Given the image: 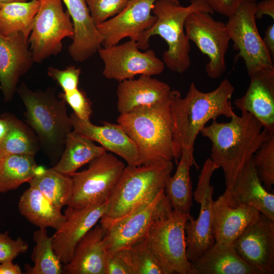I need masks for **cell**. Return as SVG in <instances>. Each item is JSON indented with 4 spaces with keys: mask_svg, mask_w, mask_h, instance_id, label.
Here are the masks:
<instances>
[{
    "mask_svg": "<svg viewBox=\"0 0 274 274\" xmlns=\"http://www.w3.org/2000/svg\"><path fill=\"white\" fill-rule=\"evenodd\" d=\"M234 91L227 79L208 92L200 91L192 82L184 97L179 91L172 90L169 105L173 121V155L177 164L184 149L194 152L197 135L209 121L220 116L231 118L236 114L231 102Z\"/></svg>",
    "mask_w": 274,
    "mask_h": 274,
    "instance_id": "cell-1",
    "label": "cell"
},
{
    "mask_svg": "<svg viewBox=\"0 0 274 274\" xmlns=\"http://www.w3.org/2000/svg\"><path fill=\"white\" fill-rule=\"evenodd\" d=\"M241 112L240 116L235 114L228 122L213 120L200 132L212 143L210 158L218 169H222L226 188L232 185L245 165L274 133L250 113Z\"/></svg>",
    "mask_w": 274,
    "mask_h": 274,
    "instance_id": "cell-2",
    "label": "cell"
},
{
    "mask_svg": "<svg viewBox=\"0 0 274 274\" xmlns=\"http://www.w3.org/2000/svg\"><path fill=\"white\" fill-rule=\"evenodd\" d=\"M169 96L160 102L121 114L117 119L118 124L134 143L141 165L174 159L173 121Z\"/></svg>",
    "mask_w": 274,
    "mask_h": 274,
    "instance_id": "cell-3",
    "label": "cell"
},
{
    "mask_svg": "<svg viewBox=\"0 0 274 274\" xmlns=\"http://www.w3.org/2000/svg\"><path fill=\"white\" fill-rule=\"evenodd\" d=\"M173 167L172 161L125 166L100 219L104 230L154 200L164 190Z\"/></svg>",
    "mask_w": 274,
    "mask_h": 274,
    "instance_id": "cell-4",
    "label": "cell"
},
{
    "mask_svg": "<svg viewBox=\"0 0 274 274\" xmlns=\"http://www.w3.org/2000/svg\"><path fill=\"white\" fill-rule=\"evenodd\" d=\"M195 11L214 13L203 0H191L187 6L181 5L179 0L156 1L152 9L156 21L140 42H136L138 48L147 50L150 38L160 36L168 46L163 53L164 65L172 72H185L191 66V61L190 41L185 32V22L188 16Z\"/></svg>",
    "mask_w": 274,
    "mask_h": 274,
    "instance_id": "cell-5",
    "label": "cell"
},
{
    "mask_svg": "<svg viewBox=\"0 0 274 274\" xmlns=\"http://www.w3.org/2000/svg\"><path fill=\"white\" fill-rule=\"evenodd\" d=\"M16 91L25 107V122L37 135L41 147L49 156L58 160L73 130L65 101L51 89L34 91L24 83Z\"/></svg>",
    "mask_w": 274,
    "mask_h": 274,
    "instance_id": "cell-6",
    "label": "cell"
},
{
    "mask_svg": "<svg viewBox=\"0 0 274 274\" xmlns=\"http://www.w3.org/2000/svg\"><path fill=\"white\" fill-rule=\"evenodd\" d=\"M190 215L170 206L153 222L146 235L147 244L165 274H193L186 253L185 225Z\"/></svg>",
    "mask_w": 274,
    "mask_h": 274,
    "instance_id": "cell-7",
    "label": "cell"
},
{
    "mask_svg": "<svg viewBox=\"0 0 274 274\" xmlns=\"http://www.w3.org/2000/svg\"><path fill=\"white\" fill-rule=\"evenodd\" d=\"M254 2L243 1L226 24L237 58L244 61L249 77L262 75L274 78L273 59L259 33Z\"/></svg>",
    "mask_w": 274,
    "mask_h": 274,
    "instance_id": "cell-8",
    "label": "cell"
},
{
    "mask_svg": "<svg viewBox=\"0 0 274 274\" xmlns=\"http://www.w3.org/2000/svg\"><path fill=\"white\" fill-rule=\"evenodd\" d=\"M89 163L87 169L71 175L73 191L67 207L79 209L107 202L125 167L107 152Z\"/></svg>",
    "mask_w": 274,
    "mask_h": 274,
    "instance_id": "cell-9",
    "label": "cell"
},
{
    "mask_svg": "<svg viewBox=\"0 0 274 274\" xmlns=\"http://www.w3.org/2000/svg\"><path fill=\"white\" fill-rule=\"evenodd\" d=\"M28 39L34 62L41 63L57 55L65 38L73 39L74 29L70 15L63 9L61 0H40Z\"/></svg>",
    "mask_w": 274,
    "mask_h": 274,
    "instance_id": "cell-10",
    "label": "cell"
},
{
    "mask_svg": "<svg viewBox=\"0 0 274 274\" xmlns=\"http://www.w3.org/2000/svg\"><path fill=\"white\" fill-rule=\"evenodd\" d=\"M211 14L204 11L191 13L185 20V30L188 40L208 57V76L218 79L226 70L225 56L230 38L226 24L215 20Z\"/></svg>",
    "mask_w": 274,
    "mask_h": 274,
    "instance_id": "cell-11",
    "label": "cell"
},
{
    "mask_svg": "<svg viewBox=\"0 0 274 274\" xmlns=\"http://www.w3.org/2000/svg\"><path fill=\"white\" fill-rule=\"evenodd\" d=\"M217 169L210 158L206 160L193 194L200 207L197 218L190 215L185 225L186 253L190 262L199 257L215 242L213 232L214 187L211 181Z\"/></svg>",
    "mask_w": 274,
    "mask_h": 274,
    "instance_id": "cell-12",
    "label": "cell"
},
{
    "mask_svg": "<svg viewBox=\"0 0 274 274\" xmlns=\"http://www.w3.org/2000/svg\"><path fill=\"white\" fill-rule=\"evenodd\" d=\"M97 52L104 62V76L119 82L134 79L136 75H158L165 67L154 50L142 52L137 43L130 40L120 45L101 47Z\"/></svg>",
    "mask_w": 274,
    "mask_h": 274,
    "instance_id": "cell-13",
    "label": "cell"
},
{
    "mask_svg": "<svg viewBox=\"0 0 274 274\" xmlns=\"http://www.w3.org/2000/svg\"><path fill=\"white\" fill-rule=\"evenodd\" d=\"M157 0H130L125 8L109 20L96 25L104 48L116 45L123 39L139 42L156 21L152 13Z\"/></svg>",
    "mask_w": 274,
    "mask_h": 274,
    "instance_id": "cell-14",
    "label": "cell"
},
{
    "mask_svg": "<svg viewBox=\"0 0 274 274\" xmlns=\"http://www.w3.org/2000/svg\"><path fill=\"white\" fill-rule=\"evenodd\" d=\"M170 206L164 190L145 207L112 224L103 238L108 255L144 239L153 222Z\"/></svg>",
    "mask_w": 274,
    "mask_h": 274,
    "instance_id": "cell-15",
    "label": "cell"
},
{
    "mask_svg": "<svg viewBox=\"0 0 274 274\" xmlns=\"http://www.w3.org/2000/svg\"><path fill=\"white\" fill-rule=\"evenodd\" d=\"M238 254L260 274L274 273V221L260 213L233 243Z\"/></svg>",
    "mask_w": 274,
    "mask_h": 274,
    "instance_id": "cell-16",
    "label": "cell"
},
{
    "mask_svg": "<svg viewBox=\"0 0 274 274\" xmlns=\"http://www.w3.org/2000/svg\"><path fill=\"white\" fill-rule=\"evenodd\" d=\"M107 209V202L82 208L67 207L65 221L51 236L54 250L62 263H68L81 238L96 224Z\"/></svg>",
    "mask_w": 274,
    "mask_h": 274,
    "instance_id": "cell-17",
    "label": "cell"
},
{
    "mask_svg": "<svg viewBox=\"0 0 274 274\" xmlns=\"http://www.w3.org/2000/svg\"><path fill=\"white\" fill-rule=\"evenodd\" d=\"M33 62L28 39L22 33L8 36L0 33V88L6 101L12 100L20 77Z\"/></svg>",
    "mask_w": 274,
    "mask_h": 274,
    "instance_id": "cell-18",
    "label": "cell"
},
{
    "mask_svg": "<svg viewBox=\"0 0 274 274\" xmlns=\"http://www.w3.org/2000/svg\"><path fill=\"white\" fill-rule=\"evenodd\" d=\"M70 117L73 131L99 143L107 151L119 156L127 165H141L134 143L119 124L103 121L102 125L97 126L90 120L79 118L74 112Z\"/></svg>",
    "mask_w": 274,
    "mask_h": 274,
    "instance_id": "cell-19",
    "label": "cell"
},
{
    "mask_svg": "<svg viewBox=\"0 0 274 274\" xmlns=\"http://www.w3.org/2000/svg\"><path fill=\"white\" fill-rule=\"evenodd\" d=\"M224 193L229 206H252L274 221V194L262 186L253 158L243 167L232 185L226 188Z\"/></svg>",
    "mask_w": 274,
    "mask_h": 274,
    "instance_id": "cell-20",
    "label": "cell"
},
{
    "mask_svg": "<svg viewBox=\"0 0 274 274\" xmlns=\"http://www.w3.org/2000/svg\"><path fill=\"white\" fill-rule=\"evenodd\" d=\"M74 29V37L68 47L72 59L82 62L101 48L102 39L93 23L86 0H62Z\"/></svg>",
    "mask_w": 274,
    "mask_h": 274,
    "instance_id": "cell-21",
    "label": "cell"
},
{
    "mask_svg": "<svg viewBox=\"0 0 274 274\" xmlns=\"http://www.w3.org/2000/svg\"><path fill=\"white\" fill-rule=\"evenodd\" d=\"M171 91L167 83L150 76L142 75L137 79L123 80L117 88V110L120 114H125L160 102L169 97Z\"/></svg>",
    "mask_w": 274,
    "mask_h": 274,
    "instance_id": "cell-22",
    "label": "cell"
},
{
    "mask_svg": "<svg viewBox=\"0 0 274 274\" xmlns=\"http://www.w3.org/2000/svg\"><path fill=\"white\" fill-rule=\"evenodd\" d=\"M213 232L215 242L233 243L258 218L256 208L245 204L228 206L224 193L213 202Z\"/></svg>",
    "mask_w": 274,
    "mask_h": 274,
    "instance_id": "cell-23",
    "label": "cell"
},
{
    "mask_svg": "<svg viewBox=\"0 0 274 274\" xmlns=\"http://www.w3.org/2000/svg\"><path fill=\"white\" fill-rule=\"evenodd\" d=\"M105 233L95 225L78 242L71 260L63 266L65 274H106L108 253L104 243Z\"/></svg>",
    "mask_w": 274,
    "mask_h": 274,
    "instance_id": "cell-24",
    "label": "cell"
},
{
    "mask_svg": "<svg viewBox=\"0 0 274 274\" xmlns=\"http://www.w3.org/2000/svg\"><path fill=\"white\" fill-rule=\"evenodd\" d=\"M250 77L248 89L234 100V105L241 112L253 115L264 128L274 133V78L262 75Z\"/></svg>",
    "mask_w": 274,
    "mask_h": 274,
    "instance_id": "cell-25",
    "label": "cell"
},
{
    "mask_svg": "<svg viewBox=\"0 0 274 274\" xmlns=\"http://www.w3.org/2000/svg\"><path fill=\"white\" fill-rule=\"evenodd\" d=\"M190 263L193 274H260L238 254L233 243L215 242Z\"/></svg>",
    "mask_w": 274,
    "mask_h": 274,
    "instance_id": "cell-26",
    "label": "cell"
},
{
    "mask_svg": "<svg viewBox=\"0 0 274 274\" xmlns=\"http://www.w3.org/2000/svg\"><path fill=\"white\" fill-rule=\"evenodd\" d=\"M20 214L30 223L41 229L58 230L65 221L61 210L56 207L38 189L32 186L21 195L18 202Z\"/></svg>",
    "mask_w": 274,
    "mask_h": 274,
    "instance_id": "cell-27",
    "label": "cell"
},
{
    "mask_svg": "<svg viewBox=\"0 0 274 274\" xmlns=\"http://www.w3.org/2000/svg\"><path fill=\"white\" fill-rule=\"evenodd\" d=\"M177 164L175 174L166 182L164 192L173 210L190 215L193 206L190 172L192 165L197 167L193 152L184 149Z\"/></svg>",
    "mask_w": 274,
    "mask_h": 274,
    "instance_id": "cell-28",
    "label": "cell"
},
{
    "mask_svg": "<svg viewBox=\"0 0 274 274\" xmlns=\"http://www.w3.org/2000/svg\"><path fill=\"white\" fill-rule=\"evenodd\" d=\"M106 152L93 141L72 130L66 138L62 154L53 167L63 174L71 175Z\"/></svg>",
    "mask_w": 274,
    "mask_h": 274,
    "instance_id": "cell-29",
    "label": "cell"
},
{
    "mask_svg": "<svg viewBox=\"0 0 274 274\" xmlns=\"http://www.w3.org/2000/svg\"><path fill=\"white\" fill-rule=\"evenodd\" d=\"M1 116L8 122L9 129L0 141V159L10 155L35 156L41 147L32 128L12 114L5 113Z\"/></svg>",
    "mask_w": 274,
    "mask_h": 274,
    "instance_id": "cell-30",
    "label": "cell"
},
{
    "mask_svg": "<svg viewBox=\"0 0 274 274\" xmlns=\"http://www.w3.org/2000/svg\"><path fill=\"white\" fill-rule=\"evenodd\" d=\"M45 168L38 166L34 155H10L0 159V196L28 182Z\"/></svg>",
    "mask_w": 274,
    "mask_h": 274,
    "instance_id": "cell-31",
    "label": "cell"
},
{
    "mask_svg": "<svg viewBox=\"0 0 274 274\" xmlns=\"http://www.w3.org/2000/svg\"><path fill=\"white\" fill-rule=\"evenodd\" d=\"M40 4V0H31L0 5V33L8 36L21 32L28 39Z\"/></svg>",
    "mask_w": 274,
    "mask_h": 274,
    "instance_id": "cell-32",
    "label": "cell"
},
{
    "mask_svg": "<svg viewBox=\"0 0 274 274\" xmlns=\"http://www.w3.org/2000/svg\"><path fill=\"white\" fill-rule=\"evenodd\" d=\"M38 189L56 207L61 210L71 198L73 182L71 175L63 174L53 167L46 169L28 182Z\"/></svg>",
    "mask_w": 274,
    "mask_h": 274,
    "instance_id": "cell-33",
    "label": "cell"
},
{
    "mask_svg": "<svg viewBox=\"0 0 274 274\" xmlns=\"http://www.w3.org/2000/svg\"><path fill=\"white\" fill-rule=\"evenodd\" d=\"M36 245L31 258L33 266H25V272L29 274H61L63 266L56 254L52 245V237L49 236L46 229L39 228L33 232Z\"/></svg>",
    "mask_w": 274,
    "mask_h": 274,
    "instance_id": "cell-34",
    "label": "cell"
},
{
    "mask_svg": "<svg viewBox=\"0 0 274 274\" xmlns=\"http://www.w3.org/2000/svg\"><path fill=\"white\" fill-rule=\"evenodd\" d=\"M253 161L264 187L269 190L274 184V133L257 151Z\"/></svg>",
    "mask_w": 274,
    "mask_h": 274,
    "instance_id": "cell-35",
    "label": "cell"
},
{
    "mask_svg": "<svg viewBox=\"0 0 274 274\" xmlns=\"http://www.w3.org/2000/svg\"><path fill=\"white\" fill-rule=\"evenodd\" d=\"M129 248L135 274H165L148 247L145 237Z\"/></svg>",
    "mask_w": 274,
    "mask_h": 274,
    "instance_id": "cell-36",
    "label": "cell"
},
{
    "mask_svg": "<svg viewBox=\"0 0 274 274\" xmlns=\"http://www.w3.org/2000/svg\"><path fill=\"white\" fill-rule=\"evenodd\" d=\"M130 0H86L95 25L114 17L126 6Z\"/></svg>",
    "mask_w": 274,
    "mask_h": 274,
    "instance_id": "cell-37",
    "label": "cell"
},
{
    "mask_svg": "<svg viewBox=\"0 0 274 274\" xmlns=\"http://www.w3.org/2000/svg\"><path fill=\"white\" fill-rule=\"evenodd\" d=\"M58 97L69 105L79 118L90 120L92 113V103L83 91L78 88L72 91L63 92Z\"/></svg>",
    "mask_w": 274,
    "mask_h": 274,
    "instance_id": "cell-38",
    "label": "cell"
},
{
    "mask_svg": "<svg viewBox=\"0 0 274 274\" xmlns=\"http://www.w3.org/2000/svg\"><path fill=\"white\" fill-rule=\"evenodd\" d=\"M106 274H135L129 248L121 249L108 255Z\"/></svg>",
    "mask_w": 274,
    "mask_h": 274,
    "instance_id": "cell-39",
    "label": "cell"
},
{
    "mask_svg": "<svg viewBox=\"0 0 274 274\" xmlns=\"http://www.w3.org/2000/svg\"><path fill=\"white\" fill-rule=\"evenodd\" d=\"M81 72L80 68L72 65L64 70L49 67L47 70L48 76L58 83L63 92L78 88Z\"/></svg>",
    "mask_w": 274,
    "mask_h": 274,
    "instance_id": "cell-40",
    "label": "cell"
},
{
    "mask_svg": "<svg viewBox=\"0 0 274 274\" xmlns=\"http://www.w3.org/2000/svg\"><path fill=\"white\" fill-rule=\"evenodd\" d=\"M28 248L27 243L21 237L16 239L9 236L8 232L0 233V263L13 260Z\"/></svg>",
    "mask_w": 274,
    "mask_h": 274,
    "instance_id": "cell-41",
    "label": "cell"
},
{
    "mask_svg": "<svg viewBox=\"0 0 274 274\" xmlns=\"http://www.w3.org/2000/svg\"><path fill=\"white\" fill-rule=\"evenodd\" d=\"M214 11L229 17L236 10L244 0H203Z\"/></svg>",
    "mask_w": 274,
    "mask_h": 274,
    "instance_id": "cell-42",
    "label": "cell"
},
{
    "mask_svg": "<svg viewBox=\"0 0 274 274\" xmlns=\"http://www.w3.org/2000/svg\"><path fill=\"white\" fill-rule=\"evenodd\" d=\"M255 3V15L256 19H261L267 15L274 20V0H260Z\"/></svg>",
    "mask_w": 274,
    "mask_h": 274,
    "instance_id": "cell-43",
    "label": "cell"
},
{
    "mask_svg": "<svg viewBox=\"0 0 274 274\" xmlns=\"http://www.w3.org/2000/svg\"><path fill=\"white\" fill-rule=\"evenodd\" d=\"M263 42L270 53L272 58L274 56V23L270 24L265 31V36L262 38Z\"/></svg>",
    "mask_w": 274,
    "mask_h": 274,
    "instance_id": "cell-44",
    "label": "cell"
},
{
    "mask_svg": "<svg viewBox=\"0 0 274 274\" xmlns=\"http://www.w3.org/2000/svg\"><path fill=\"white\" fill-rule=\"evenodd\" d=\"M22 270L17 264L12 261H6L0 263V274H22Z\"/></svg>",
    "mask_w": 274,
    "mask_h": 274,
    "instance_id": "cell-45",
    "label": "cell"
},
{
    "mask_svg": "<svg viewBox=\"0 0 274 274\" xmlns=\"http://www.w3.org/2000/svg\"><path fill=\"white\" fill-rule=\"evenodd\" d=\"M9 129V124L7 120L2 116L0 117V141L6 134Z\"/></svg>",
    "mask_w": 274,
    "mask_h": 274,
    "instance_id": "cell-46",
    "label": "cell"
},
{
    "mask_svg": "<svg viewBox=\"0 0 274 274\" xmlns=\"http://www.w3.org/2000/svg\"><path fill=\"white\" fill-rule=\"evenodd\" d=\"M27 1V0H0V5L10 3H13V2H25Z\"/></svg>",
    "mask_w": 274,
    "mask_h": 274,
    "instance_id": "cell-47",
    "label": "cell"
},
{
    "mask_svg": "<svg viewBox=\"0 0 274 274\" xmlns=\"http://www.w3.org/2000/svg\"><path fill=\"white\" fill-rule=\"evenodd\" d=\"M247 1L252 2H254V3H256V2L260 1V0H247Z\"/></svg>",
    "mask_w": 274,
    "mask_h": 274,
    "instance_id": "cell-48",
    "label": "cell"
}]
</instances>
